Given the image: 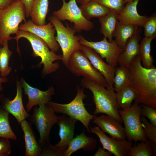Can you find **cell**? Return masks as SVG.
Segmentation results:
<instances>
[{
    "label": "cell",
    "instance_id": "6da1fadb",
    "mask_svg": "<svg viewBox=\"0 0 156 156\" xmlns=\"http://www.w3.org/2000/svg\"><path fill=\"white\" fill-rule=\"evenodd\" d=\"M128 68L130 75L129 86L136 93L135 102L156 109V68L143 67L139 54Z\"/></svg>",
    "mask_w": 156,
    "mask_h": 156
},
{
    "label": "cell",
    "instance_id": "7a4b0ae2",
    "mask_svg": "<svg viewBox=\"0 0 156 156\" xmlns=\"http://www.w3.org/2000/svg\"><path fill=\"white\" fill-rule=\"evenodd\" d=\"M80 84L82 88L89 89L93 94L95 106L93 112L94 115L105 114L121 123H123L119 112L120 108L117 103L114 89H106L105 87L84 77L81 80Z\"/></svg>",
    "mask_w": 156,
    "mask_h": 156
},
{
    "label": "cell",
    "instance_id": "3957f363",
    "mask_svg": "<svg viewBox=\"0 0 156 156\" xmlns=\"http://www.w3.org/2000/svg\"><path fill=\"white\" fill-rule=\"evenodd\" d=\"M15 37L12 39L16 40L17 44L16 51L20 54L18 46V41L21 38L27 39L30 42L33 50V55L34 57H39L41 61L38 65L43 64L42 70L43 74L48 75L55 72L60 67L57 62H54L62 60V55H57L55 52L50 50L47 43L41 38L35 34L28 31L19 30L16 34Z\"/></svg>",
    "mask_w": 156,
    "mask_h": 156
},
{
    "label": "cell",
    "instance_id": "277c9868",
    "mask_svg": "<svg viewBox=\"0 0 156 156\" xmlns=\"http://www.w3.org/2000/svg\"><path fill=\"white\" fill-rule=\"evenodd\" d=\"M25 13V7L19 0H14L0 10V39L2 43L12 39L11 35L17 33L20 23L26 22Z\"/></svg>",
    "mask_w": 156,
    "mask_h": 156
},
{
    "label": "cell",
    "instance_id": "5b68a950",
    "mask_svg": "<svg viewBox=\"0 0 156 156\" xmlns=\"http://www.w3.org/2000/svg\"><path fill=\"white\" fill-rule=\"evenodd\" d=\"M76 88L77 95L69 103L62 104L50 101L46 104L55 113L65 114L79 121L85 127L87 132L90 133L89 124L94 116L90 114L84 106L83 100L87 97L83 93L84 88H80L77 85Z\"/></svg>",
    "mask_w": 156,
    "mask_h": 156
},
{
    "label": "cell",
    "instance_id": "8992f818",
    "mask_svg": "<svg viewBox=\"0 0 156 156\" xmlns=\"http://www.w3.org/2000/svg\"><path fill=\"white\" fill-rule=\"evenodd\" d=\"M49 19L53 25L57 32L55 39L62 51L61 60L66 67L72 54L75 51L80 50L79 35H76V31L73 27L68 25L65 26L61 21L53 16H50Z\"/></svg>",
    "mask_w": 156,
    "mask_h": 156
},
{
    "label": "cell",
    "instance_id": "52a82bcc",
    "mask_svg": "<svg viewBox=\"0 0 156 156\" xmlns=\"http://www.w3.org/2000/svg\"><path fill=\"white\" fill-rule=\"evenodd\" d=\"M37 106L29 117L30 123L34 125L39 132L40 138L38 143L42 148L50 142V134L53 125L57 123L59 116L46 104H42Z\"/></svg>",
    "mask_w": 156,
    "mask_h": 156
},
{
    "label": "cell",
    "instance_id": "ba28073f",
    "mask_svg": "<svg viewBox=\"0 0 156 156\" xmlns=\"http://www.w3.org/2000/svg\"><path fill=\"white\" fill-rule=\"evenodd\" d=\"M66 67L76 76H83L106 88L109 86L103 76L80 50L72 54Z\"/></svg>",
    "mask_w": 156,
    "mask_h": 156
},
{
    "label": "cell",
    "instance_id": "9c48e42d",
    "mask_svg": "<svg viewBox=\"0 0 156 156\" xmlns=\"http://www.w3.org/2000/svg\"><path fill=\"white\" fill-rule=\"evenodd\" d=\"M141 107L135 102L129 108L119 110L123 122L126 138L130 142L135 143L139 141L147 142L141 125L140 112Z\"/></svg>",
    "mask_w": 156,
    "mask_h": 156
},
{
    "label": "cell",
    "instance_id": "30bf717a",
    "mask_svg": "<svg viewBox=\"0 0 156 156\" xmlns=\"http://www.w3.org/2000/svg\"><path fill=\"white\" fill-rule=\"evenodd\" d=\"M62 1V7L53 12V16L61 21L67 20L73 23V27L76 32L88 31L93 28V23L84 16L75 0H70L68 2Z\"/></svg>",
    "mask_w": 156,
    "mask_h": 156
},
{
    "label": "cell",
    "instance_id": "8fae6325",
    "mask_svg": "<svg viewBox=\"0 0 156 156\" xmlns=\"http://www.w3.org/2000/svg\"><path fill=\"white\" fill-rule=\"evenodd\" d=\"M79 42L81 45L89 47L100 55L102 58H105L107 64L115 68L117 64V59L122 49L118 46L115 40L108 42L104 37L98 42L89 41L79 35Z\"/></svg>",
    "mask_w": 156,
    "mask_h": 156
},
{
    "label": "cell",
    "instance_id": "7c38bea8",
    "mask_svg": "<svg viewBox=\"0 0 156 156\" xmlns=\"http://www.w3.org/2000/svg\"><path fill=\"white\" fill-rule=\"evenodd\" d=\"M89 127L91 132L99 137L103 149L110 152L115 156H128L133 146L131 142L126 139L119 140L108 137L98 126Z\"/></svg>",
    "mask_w": 156,
    "mask_h": 156
},
{
    "label": "cell",
    "instance_id": "4fadbf2b",
    "mask_svg": "<svg viewBox=\"0 0 156 156\" xmlns=\"http://www.w3.org/2000/svg\"><path fill=\"white\" fill-rule=\"evenodd\" d=\"M19 29L31 33L43 40L50 49L57 51L59 45L56 40L54 34L56 31L53 25L51 22L41 25H36L29 19L19 25Z\"/></svg>",
    "mask_w": 156,
    "mask_h": 156
},
{
    "label": "cell",
    "instance_id": "5bb4252c",
    "mask_svg": "<svg viewBox=\"0 0 156 156\" xmlns=\"http://www.w3.org/2000/svg\"><path fill=\"white\" fill-rule=\"evenodd\" d=\"M80 50L88 59L94 67L103 76L108 86L114 88L115 68L105 63L100 56L91 48L81 45Z\"/></svg>",
    "mask_w": 156,
    "mask_h": 156
},
{
    "label": "cell",
    "instance_id": "9a60e30c",
    "mask_svg": "<svg viewBox=\"0 0 156 156\" xmlns=\"http://www.w3.org/2000/svg\"><path fill=\"white\" fill-rule=\"evenodd\" d=\"M23 90L21 82L18 80L16 82V93L14 99L10 100L5 99L1 108L12 115L18 123L20 124L23 120L29 117L30 115L25 109L22 100Z\"/></svg>",
    "mask_w": 156,
    "mask_h": 156
},
{
    "label": "cell",
    "instance_id": "2e32d148",
    "mask_svg": "<svg viewBox=\"0 0 156 156\" xmlns=\"http://www.w3.org/2000/svg\"><path fill=\"white\" fill-rule=\"evenodd\" d=\"M21 82L25 94L28 97V102L26 106L27 112H29L34 106L42 104H47L51 101V96L55 93L54 89L52 86L44 91L31 86L23 78L21 79Z\"/></svg>",
    "mask_w": 156,
    "mask_h": 156
},
{
    "label": "cell",
    "instance_id": "e0dca14e",
    "mask_svg": "<svg viewBox=\"0 0 156 156\" xmlns=\"http://www.w3.org/2000/svg\"><path fill=\"white\" fill-rule=\"evenodd\" d=\"M92 120L93 123L111 137L119 140L126 139L124 127L120 122L113 117L107 115L99 116H94Z\"/></svg>",
    "mask_w": 156,
    "mask_h": 156
},
{
    "label": "cell",
    "instance_id": "ac0fdd59",
    "mask_svg": "<svg viewBox=\"0 0 156 156\" xmlns=\"http://www.w3.org/2000/svg\"><path fill=\"white\" fill-rule=\"evenodd\" d=\"M59 116L57 124L59 126V135L60 140L55 145L65 151L74 138L75 124L78 120L64 114Z\"/></svg>",
    "mask_w": 156,
    "mask_h": 156
},
{
    "label": "cell",
    "instance_id": "d6986e66",
    "mask_svg": "<svg viewBox=\"0 0 156 156\" xmlns=\"http://www.w3.org/2000/svg\"><path fill=\"white\" fill-rule=\"evenodd\" d=\"M139 1L135 0L125 4L121 11L117 14V18L120 23L143 27L148 17L138 14L137 6Z\"/></svg>",
    "mask_w": 156,
    "mask_h": 156
},
{
    "label": "cell",
    "instance_id": "ffe728a7",
    "mask_svg": "<svg viewBox=\"0 0 156 156\" xmlns=\"http://www.w3.org/2000/svg\"><path fill=\"white\" fill-rule=\"evenodd\" d=\"M24 133L25 148V156H41L42 148L36 140L32 124L25 120L20 124Z\"/></svg>",
    "mask_w": 156,
    "mask_h": 156
},
{
    "label": "cell",
    "instance_id": "44dd1931",
    "mask_svg": "<svg viewBox=\"0 0 156 156\" xmlns=\"http://www.w3.org/2000/svg\"><path fill=\"white\" fill-rule=\"evenodd\" d=\"M97 145V141L96 138L87 136L83 129L81 133L77 135L70 142L64 152V156H70L80 149L85 151H92L95 149Z\"/></svg>",
    "mask_w": 156,
    "mask_h": 156
},
{
    "label": "cell",
    "instance_id": "7402d4cb",
    "mask_svg": "<svg viewBox=\"0 0 156 156\" xmlns=\"http://www.w3.org/2000/svg\"><path fill=\"white\" fill-rule=\"evenodd\" d=\"M140 37L138 31L136 33L127 41L125 46L119 54L117 63L120 66L128 67L129 65L138 54H139Z\"/></svg>",
    "mask_w": 156,
    "mask_h": 156
},
{
    "label": "cell",
    "instance_id": "603a6c76",
    "mask_svg": "<svg viewBox=\"0 0 156 156\" xmlns=\"http://www.w3.org/2000/svg\"><path fill=\"white\" fill-rule=\"evenodd\" d=\"M99 19L101 25L100 33L104 36V37L108 38L109 42H112L119 23L117 14L110 10L107 14Z\"/></svg>",
    "mask_w": 156,
    "mask_h": 156
},
{
    "label": "cell",
    "instance_id": "cb8c5ba5",
    "mask_svg": "<svg viewBox=\"0 0 156 156\" xmlns=\"http://www.w3.org/2000/svg\"><path fill=\"white\" fill-rule=\"evenodd\" d=\"M49 4L48 0H34L29 16L34 23L39 25L46 24Z\"/></svg>",
    "mask_w": 156,
    "mask_h": 156
},
{
    "label": "cell",
    "instance_id": "d4e9b609",
    "mask_svg": "<svg viewBox=\"0 0 156 156\" xmlns=\"http://www.w3.org/2000/svg\"><path fill=\"white\" fill-rule=\"evenodd\" d=\"M84 16L90 20L91 18H99L107 14L110 10L94 0H91L87 3L79 7Z\"/></svg>",
    "mask_w": 156,
    "mask_h": 156
},
{
    "label": "cell",
    "instance_id": "484cf974",
    "mask_svg": "<svg viewBox=\"0 0 156 156\" xmlns=\"http://www.w3.org/2000/svg\"><path fill=\"white\" fill-rule=\"evenodd\" d=\"M138 27L131 25L121 24L118 23L114 35L119 47L122 50L128 40L138 31Z\"/></svg>",
    "mask_w": 156,
    "mask_h": 156
},
{
    "label": "cell",
    "instance_id": "4316f807",
    "mask_svg": "<svg viewBox=\"0 0 156 156\" xmlns=\"http://www.w3.org/2000/svg\"><path fill=\"white\" fill-rule=\"evenodd\" d=\"M136 96V92L129 86L124 87L116 93L117 103L122 110L130 107Z\"/></svg>",
    "mask_w": 156,
    "mask_h": 156
},
{
    "label": "cell",
    "instance_id": "83f0119b",
    "mask_svg": "<svg viewBox=\"0 0 156 156\" xmlns=\"http://www.w3.org/2000/svg\"><path fill=\"white\" fill-rule=\"evenodd\" d=\"M152 39L144 37L141 40L139 47V54L142 65L147 68H155L154 60L151 55V43Z\"/></svg>",
    "mask_w": 156,
    "mask_h": 156
},
{
    "label": "cell",
    "instance_id": "f1b7e54d",
    "mask_svg": "<svg viewBox=\"0 0 156 156\" xmlns=\"http://www.w3.org/2000/svg\"><path fill=\"white\" fill-rule=\"evenodd\" d=\"M130 75L128 67L120 66L115 68L114 79V89L117 92L124 87L129 85Z\"/></svg>",
    "mask_w": 156,
    "mask_h": 156
},
{
    "label": "cell",
    "instance_id": "f546056e",
    "mask_svg": "<svg viewBox=\"0 0 156 156\" xmlns=\"http://www.w3.org/2000/svg\"><path fill=\"white\" fill-rule=\"evenodd\" d=\"M8 42L3 41L2 47H0V73L3 78H5L12 70L9 66V62L12 52L9 49Z\"/></svg>",
    "mask_w": 156,
    "mask_h": 156
},
{
    "label": "cell",
    "instance_id": "4dcf8cb0",
    "mask_svg": "<svg viewBox=\"0 0 156 156\" xmlns=\"http://www.w3.org/2000/svg\"><path fill=\"white\" fill-rule=\"evenodd\" d=\"M156 155V147L148 140L141 141L132 146L128 156H153Z\"/></svg>",
    "mask_w": 156,
    "mask_h": 156
},
{
    "label": "cell",
    "instance_id": "1f68e13d",
    "mask_svg": "<svg viewBox=\"0 0 156 156\" xmlns=\"http://www.w3.org/2000/svg\"><path fill=\"white\" fill-rule=\"evenodd\" d=\"M9 114L0 107V138L16 140L17 138L10 127Z\"/></svg>",
    "mask_w": 156,
    "mask_h": 156
},
{
    "label": "cell",
    "instance_id": "d6a6232c",
    "mask_svg": "<svg viewBox=\"0 0 156 156\" xmlns=\"http://www.w3.org/2000/svg\"><path fill=\"white\" fill-rule=\"evenodd\" d=\"M141 120L145 136L154 146L156 147V126L149 122L145 117H141Z\"/></svg>",
    "mask_w": 156,
    "mask_h": 156
},
{
    "label": "cell",
    "instance_id": "836d02e7",
    "mask_svg": "<svg viewBox=\"0 0 156 156\" xmlns=\"http://www.w3.org/2000/svg\"><path fill=\"white\" fill-rule=\"evenodd\" d=\"M143 27L144 28V37L155 39L156 37V14L154 13L148 17L145 22Z\"/></svg>",
    "mask_w": 156,
    "mask_h": 156
},
{
    "label": "cell",
    "instance_id": "e575fe53",
    "mask_svg": "<svg viewBox=\"0 0 156 156\" xmlns=\"http://www.w3.org/2000/svg\"><path fill=\"white\" fill-rule=\"evenodd\" d=\"M118 14L125 4L124 0H94Z\"/></svg>",
    "mask_w": 156,
    "mask_h": 156
},
{
    "label": "cell",
    "instance_id": "d590c367",
    "mask_svg": "<svg viewBox=\"0 0 156 156\" xmlns=\"http://www.w3.org/2000/svg\"><path fill=\"white\" fill-rule=\"evenodd\" d=\"M41 156H64L65 151L58 148L55 145H52L50 143L42 148Z\"/></svg>",
    "mask_w": 156,
    "mask_h": 156
},
{
    "label": "cell",
    "instance_id": "8d00e7d4",
    "mask_svg": "<svg viewBox=\"0 0 156 156\" xmlns=\"http://www.w3.org/2000/svg\"><path fill=\"white\" fill-rule=\"evenodd\" d=\"M140 115L147 118L150 122L156 126V109L142 104Z\"/></svg>",
    "mask_w": 156,
    "mask_h": 156
},
{
    "label": "cell",
    "instance_id": "74e56055",
    "mask_svg": "<svg viewBox=\"0 0 156 156\" xmlns=\"http://www.w3.org/2000/svg\"><path fill=\"white\" fill-rule=\"evenodd\" d=\"M11 152V146L9 139H0V156H8Z\"/></svg>",
    "mask_w": 156,
    "mask_h": 156
},
{
    "label": "cell",
    "instance_id": "f35d334b",
    "mask_svg": "<svg viewBox=\"0 0 156 156\" xmlns=\"http://www.w3.org/2000/svg\"><path fill=\"white\" fill-rule=\"evenodd\" d=\"M24 5L25 9L26 17L28 18L29 14L31 7L34 0H19Z\"/></svg>",
    "mask_w": 156,
    "mask_h": 156
},
{
    "label": "cell",
    "instance_id": "ab89813d",
    "mask_svg": "<svg viewBox=\"0 0 156 156\" xmlns=\"http://www.w3.org/2000/svg\"><path fill=\"white\" fill-rule=\"evenodd\" d=\"M113 154L110 152L106 151L102 148L99 147L97 151L94 154V156H111Z\"/></svg>",
    "mask_w": 156,
    "mask_h": 156
},
{
    "label": "cell",
    "instance_id": "60d3db41",
    "mask_svg": "<svg viewBox=\"0 0 156 156\" xmlns=\"http://www.w3.org/2000/svg\"><path fill=\"white\" fill-rule=\"evenodd\" d=\"M14 0H0V10L6 8L11 4Z\"/></svg>",
    "mask_w": 156,
    "mask_h": 156
},
{
    "label": "cell",
    "instance_id": "b9f144b4",
    "mask_svg": "<svg viewBox=\"0 0 156 156\" xmlns=\"http://www.w3.org/2000/svg\"><path fill=\"white\" fill-rule=\"evenodd\" d=\"M8 81V80L6 78H3L0 76V92H1L3 90L2 83H6Z\"/></svg>",
    "mask_w": 156,
    "mask_h": 156
},
{
    "label": "cell",
    "instance_id": "7bdbcfd3",
    "mask_svg": "<svg viewBox=\"0 0 156 156\" xmlns=\"http://www.w3.org/2000/svg\"><path fill=\"white\" fill-rule=\"evenodd\" d=\"M91 0H75L77 3L80 4L81 5L84 4Z\"/></svg>",
    "mask_w": 156,
    "mask_h": 156
},
{
    "label": "cell",
    "instance_id": "ee69618b",
    "mask_svg": "<svg viewBox=\"0 0 156 156\" xmlns=\"http://www.w3.org/2000/svg\"><path fill=\"white\" fill-rule=\"evenodd\" d=\"M134 0H124V4H125L127 3L133 1Z\"/></svg>",
    "mask_w": 156,
    "mask_h": 156
},
{
    "label": "cell",
    "instance_id": "f6af8a7d",
    "mask_svg": "<svg viewBox=\"0 0 156 156\" xmlns=\"http://www.w3.org/2000/svg\"><path fill=\"white\" fill-rule=\"evenodd\" d=\"M3 94H0V101L3 99Z\"/></svg>",
    "mask_w": 156,
    "mask_h": 156
},
{
    "label": "cell",
    "instance_id": "bcb514c9",
    "mask_svg": "<svg viewBox=\"0 0 156 156\" xmlns=\"http://www.w3.org/2000/svg\"><path fill=\"white\" fill-rule=\"evenodd\" d=\"M2 42L1 41L0 39V46H2Z\"/></svg>",
    "mask_w": 156,
    "mask_h": 156
}]
</instances>
